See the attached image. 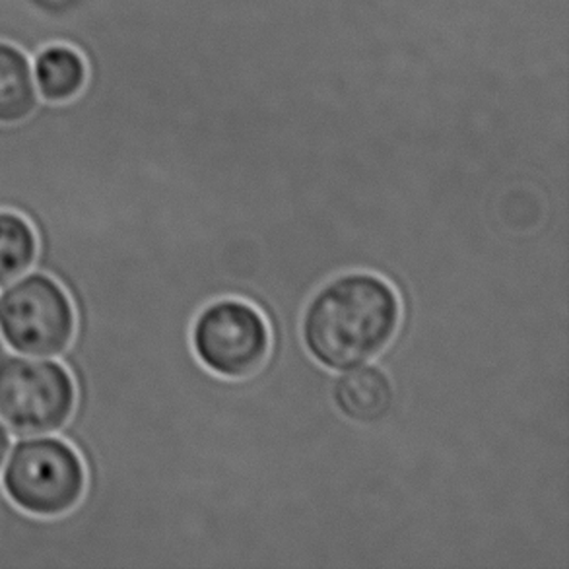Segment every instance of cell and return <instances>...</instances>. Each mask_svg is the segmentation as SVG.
I'll return each mask as SVG.
<instances>
[{
    "instance_id": "obj_2",
    "label": "cell",
    "mask_w": 569,
    "mask_h": 569,
    "mask_svg": "<svg viewBox=\"0 0 569 569\" xmlns=\"http://www.w3.org/2000/svg\"><path fill=\"white\" fill-rule=\"evenodd\" d=\"M10 500L31 516L57 517L82 500V459L61 439H23L12 449L2 477Z\"/></svg>"
},
{
    "instance_id": "obj_3",
    "label": "cell",
    "mask_w": 569,
    "mask_h": 569,
    "mask_svg": "<svg viewBox=\"0 0 569 569\" xmlns=\"http://www.w3.org/2000/svg\"><path fill=\"white\" fill-rule=\"evenodd\" d=\"M77 389L61 363L28 356L0 362V420L16 436L61 430L74 410Z\"/></svg>"
},
{
    "instance_id": "obj_6",
    "label": "cell",
    "mask_w": 569,
    "mask_h": 569,
    "mask_svg": "<svg viewBox=\"0 0 569 569\" xmlns=\"http://www.w3.org/2000/svg\"><path fill=\"white\" fill-rule=\"evenodd\" d=\"M332 402L350 422L378 423L391 412L395 389L383 370L376 366H358L335 381Z\"/></svg>"
},
{
    "instance_id": "obj_5",
    "label": "cell",
    "mask_w": 569,
    "mask_h": 569,
    "mask_svg": "<svg viewBox=\"0 0 569 569\" xmlns=\"http://www.w3.org/2000/svg\"><path fill=\"white\" fill-rule=\"evenodd\" d=\"M74 329L72 303L53 278L30 274L0 293V335L20 355H62Z\"/></svg>"
},
{
    "instance_id": "obj_7",
    "label": "cell",
    "mask_w": 569,
    "mask_h": 569,
    "mask_svg": "<svg viewBox=\"0 0 569 569\" xmlns=\"http://www.w3.org/2000/svg\"><path fill=\"white\" fill-rule=\"evenodd\" d=\"M36 108L30 64L18 49L0 43V123H16Z\"/></svg>"
},
{
    "instance_id": "obj_4",
    "label": "cell",
    "mask_w": 569,
    "mask_h": 569,
    "mask_svg": "<svg viewBox=\"0 0 569 569\" xmlns=\"http://www.w3.org/2000/svg\"><path fill=\"white\" fill-rule=\"evenodd\" d=\"M192 350L202 368L218 378H253L269 362L270 329L259 309L220 300L200 311L192 325Z\"/></svg>"
},
{
    "instance_id": "obj_8",
    "label": "cell",
    "mask_w": 569,
    "mask_h": 569,
    "mask_svg": "<svg viewBox=\"0 0 569 569\" xmlns=\"http://www.w3.org/2000/svg\"><path fill=\"white\" fill-rule=\"evenodd\" d=\"M84 80V61L69 47H51L39 54V90L47 100L67 101L74 98L82 90Z\"/></svg>"
},
{
    "instance_id": "obj_9",
    "label": "cell",
    "mask_w": 569,
    "mask_h": 569,
    "mask_svg": "<svg viewBox=\"0 0 569 569\" xmlns=\"http://www.w3.org/2000/svg\"><path fill=\"white\" fill-rule=\"evenodd\" d=\"M38 257V238L22 216L0 210V286L22 277Z\"/></svg>"
},
{
    "instance_id": "obj_10",
    "label": "cell",
    "mask_w": 569,
    "mask_h": 569,
    "mask_svg": "<svg viewBox=\"0 0 569 569\" xmlns=\"http://www.w3.org/2000/svg\"><path fill=\"white\" fill-rule=\"evenodd\" d=\"M8 449H10V439H8L7 430L0 426V469L7 461Z\"/></svg>"
},
{
    "instance_id": "obj_1",
    "label": "cell",
    "mask_w": 569,
    "mask_h": 569,
    "mask_svg": "<svg viewBox=\"0 0 569 569\" xmlns=\"http://www.w3.org/2000/svg\"><path fill=\"white\" fill-rule=\"evenodd\" d=\"M400 301L383 278L352 272L335 278L309 301L301 339L327 370L347 371L378 358L397 337Z\"/></svg>"
}]
</instances>
